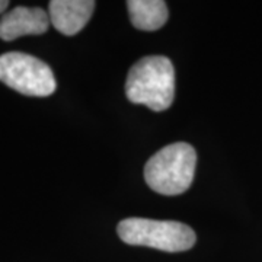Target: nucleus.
I'll return each instance as SVG.
<instances>
[{
	"label": "nucleus",
	"instance_id": "1",
	"mask_svg": "<svg viewBox=\"0 0 262 262\" xmlns=\"http://www.w3.org/2000/svg\"><path fill=\"white\" fill-rule=\"evenodd\" d=\"M125 94L133 103L146 105L151 111H166L175 99V69L165 56L139 60L127 76Z\"/></svg>",
	"mask_w": 262,
	"mask_h": 262
},
{
	"label": "nucleus",
	"instance_id": "2",
	"mask_svg": "<svg viewBox=\"0 0 262 262\" xmlns=\"http://www.w3.org/2000/svg\"><path fill=\"white\" fill-rule=\"evenodd\" d=\"M196 151L188 143H173L153 155L144 166V179L155 192L179 195L191 187Z\"/></svg>",
	"mask_w": 262,
	"mask_h": 262
},
{
	"label": "nucleus",
	"instance_id": "3",
	"mask_svg": "<svg viewBox=\"0 0 262 262\" xmlns=\"http://www.w3.org/2000/svg\"><path fill=\"white\" fill-rule=\"evenodd\" d=\"M117 233L133 246H149L165 252H184L195 245L196 236L189 226L170 220L130 217L120 222Z\"/></svg>",
	"mask_w": 262,
	"mask_h": 262
},
{
	"label": "nucleus",
	"instance_id": "4",
	"mask_svg": "<svg viewBox=\"0 0 262 262\" xmlns=\"http://www.w3.org/2000/svg\"><path fill=\"white\" fill-rule=\"evenodd\" d=\"M0 82L27 96H50L57 83L53 70L39 58L12 51L0 56Z\"/></svg>",
	"mask_w": 262,
	"mask_h": 262
},
{
	"label": "nucleus",
	"instance_id": "5",
	"mask_svg": "<svg viewBox=\"0 0 262 262\" xmlns=\"http://www.w3.org/2000/svg\"><path fill=\"white\" fill-rule=\"evenodd\" d=\"M50 24L44 9L16 6L0 18V39L13 41L24 35H41L47 32Z\"/></svg>",
	"mask_w": 262,
	"mask_h": 262
},
{
	"label": "nucleus",
	"instance_id": "6",
	"mask_svg": "<svg viewBox=\"0 0 262 262\" xmlns=\"http://www.w3.org/2000/svg\"><path fill=\"white\" fill-rule=\"evenodd\" d=\"M92 0H51L48 16L53 27L63 35H76L84 28L95 10Z\"/></svg>",
	"mask_w": 262,
	"mask_h": 262
},
{
	"label": "nucleus",
	"instance_id": "7",
	"mask_svg": "<svg viewBox=\"0 0 262 262\" xmlns=\"http://www.w3.org/2000/svg\"><path fill=\"white\" fill-rule=\"evenodd\" d=\"M131 24L141 31H158L168 20V6L162 0L127 2Z\"/></svg>",
	"mask_w": 262,
	"mask_h": 262
},
{
	"label": "nucleus",
	"instance_id": "8",
	"mask_svg": "<svg viewBox=\"0 0 262 262\" xmlns=\"http://www.w3.org/2000/svg\"><path fill=\"white\" fill-rule=\"evenodd\" d=\"M8 6H9V2H8V0H0V15H2V13L5 15Z\"/></svg>",
	"mask_w": 262,
	"mask_h": 262
}]
</instances>
